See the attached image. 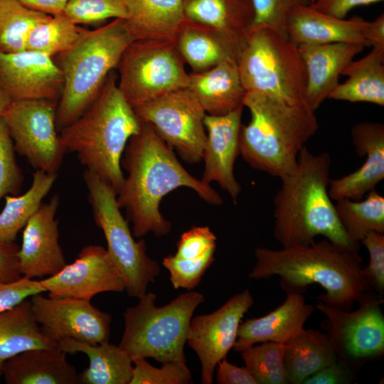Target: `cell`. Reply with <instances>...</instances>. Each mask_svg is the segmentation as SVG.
Here are the masks:
<instances>
[{"label": "cell", "instance_id": "obj_1", "mask_svg": "<svg viewBox=\"0 0 384 384\" xmlns=\"http://www.w3.org/2000/svg\"><path fill=\"white\" fill-rule=\"evenodd\" d=\"M123 154L121 166L127 176L117 201L125 210L136 238L150 232L158 237L170 233L171 224L161 213L159 206L166 194L178 188L193 190L209 204H223L221 196L209 184L184 169L151 124L142 121L140 132L129 139Z\"/></svg>", "mask_w": 384, "mask_h": 384}, {"label": "cell", "instance_id": "obj_2", "mask_svg": "<svg viewBox=\"0 0 384 384\" xmlns=\"http://www.w3.org/2000/svg\"><path fill=\"white\" fill-rule=\"evenodd\" d=\"M256 262L248 277L255 280L279 277L287 293L304 294L308 286L321 285L325 294L316 299L333 307L350 311L371 290L362 274L358 252L342 248L327 239L307 245L281 249L257 247Z\"/></svg>", "mask_w": 384, "mask_h": 384}, {"label": "cell", "instance_id": "obj_3", "mask_svg": "<svg viewBox=\"0 0 384 384\" xmlns=\"http://www.w3.org/2000/svg\"><path fill=\"white\" fill-rule=\"evenodd\" d=\"M331 165L328 152L314 154L305 146L294 169L280 178L273 198V234L282 247L307 245L322 235L342 248L359 252L360 245L346 235L329 194Z\"/></svg>", "mask_w": 384, "mask_h": 384}, {"label": "cell", "instance_id": "obj_4", "mask_svg": "<svg viewBox=\"0 0 384 384\" xmlns=\"http://www.w3.org/2000/svg\"><path fill=\"white\" fill-rule=\"evenodd\" d=\"M142 125L119 90L114 70L87 109L60 129L59 135L66 151L76 154L86 170L106 182L117 195L125 178L121 166L124 149Z\"/></svg>", "mask_w": 384, "mask_h": 384}, {"label": "cell", "instance_id": "obj_5", "mask_svg": "<svg viewBox=\"0 0 384 384\" xmlns=\"http://www.w3.org/2000/svg\"><path fill=\"white\" fill-rule=\"evenodd\" d=\"M243 106L250 119L241 125L240 154L252 168L272 176L291 173L319 129L315 111L306 102L290 104L255 92H246Z\"/></svg>", "mask_w": 384, "mask_h": 384}, {"label": "cell", "instance_id": "obj_6", "mask_svg": "<svg viewBox=\"0 0 384 384\" xmlns=\"http://www.w3.org/2000/svg\"><path fill=\"white\" fill-rule=\"evenodd\" d=\"M134 41L126 20L114 18L95 29H87L70 48L53 58L63 78L56 110L58 132L87 109Z\"/></svg>", "mask_w": 384, "mask_h": 384}, {"label": "cell", "instance_id": "obj_7", "mask_svg": "<svg viewBox=\"0 0 384 384\" xmlns=\"http://www.w3.org/2000/svg\"><path fill=\"white\" fill-rule=\"evenodd\" d=\"M156 299L155 294L146 292L136 306L125 310L119 346L132 361L152 358L162 364L186 362L183 348L191 321L204 295L188 292L162 306L155 305Z\"/></svg>", "mask_w": 384, "mask_h": 384}, {"label": "cell", "instance_id": "obj_8", "mask_svg": "<svg viewBox=\"0 0 384 384\" xmlns=\"http://www.w3.org/2000/svg\"><path fill=\"white\" fill-rule=\"evenodd\" d=\"M237 64L246 92L306 102V72L297 45L269 29L250 31Z\"/></svg>", "mask_w": 384, "mask_h": 384}, {"label": "cell", "instance_id": "obj_9", "mask_svg": "<svg viewBox=\"0 0 384 384\" xmlns=\"http://www.w3.org/2000/svg\"><path fill=\"white\" fill-rule=\"evenodd\" d=\"M83 179L95 223L107 242L108 255L123 278L127 294L139 298L159 274V263L148 256L144 240L134 238L114 189L87 170Z\"/></svg>", "mask_w": 384, "mask_h": 384}, {"label": "cell", "instance_id": "obj_10", "mask_svg": "<svg viewBox=\"0 0 384 384\" xmlns=\"http://www.w3.org/2000/svg\"><path fill=\"white\" fill-rule=\"evenodd\" d=\"M185 63L176 43L135 40L126 48L117 65L118 87L134 108L188 87L190 77Z\"/></svg>", "mask_w": 384, "mask_h": 384}, {"label": "cell", "instance_id": "obj_11", "mask_svg": "<svg viewBox=\"0 0 384 384\" xmlns=\"http://www.w3.org/2000/svg\"><path fill=\"white\" fill-rule=\"evenodd\" d=\"M358 302L359 306L353 311L319 300L315 306L326 316L321 327L329 336L338 361L356 372L384 353L383 297L370 290Z\"/></svg>", "mask_w": 384, "mask_h": 384}, {"label": "cell", "instance_id": "obj_12", "mask_svg": "<svg viewBox=\"0 0 384 384\" xmlns=\"http://www.w3.org/2000/svg\"><path fill=\"white\" fill-rule=\"evenodd\" d=\"M58 101H11L1 117L7 125L16 152L36 170L58 173L67 152L56 127Z\"/></svg>", "mask_w": 384, "mask_h": 384}, {"label": "cell", "instance_id": "obj_13", "mask_svg": "<svg viewBox=\"0 0 384 384\" xmlns=\"http://www.w3.org/2000/svg\"><path fill=\"white\" fill-rule=\"evenodd\" d=\"M134 110L183 161L193 164L203 159L207 141L203 122L206 112L188 87L137 105Z\"/></svg>", "mask_w": 384, "mask_h": 384}, {"label": "cell", "instance_id": "obj_14", "mask_svg": "<svg viewBox=\"0 0 384 384\" xmlns=\"http://www.w3.org/2000/svg\"><path fill=\"white\" fill-rule=\"evenodd\" d=\"M30 303L43 334L58 343L65 338L90 344L109 341L112 316L90 301L38 294Z\"/></svg>", "mask_w": 384, "mask_h": 384}, {"label": "cell", "instance_id": "obj_15", "mask_svg": "<svg viewBox=\"0 0 384 384\" xmlns=\"http://www.w3.org/2000/svg\"><path fill=\"white\" fill-rule=\"evenodd\" d=\"M254 299L249 289L231 297L215 311L191 319L187 343L201 363V383L211 384L219 361L234 346L238 330Z\"/></svg>", "mask_w": 384, "mask_h": 384}, {"label": "cell", "instance_id": "obj_16", "mask_svg": "<svg viewBox=\"0 0 384 384\" xmlns=\"http://www.w3.org/2000/svg\"><path fill=\"white\" fill-rule=\"evenodd\" d=\"M48 296L90 301L102 292L125 290L122 275L100 245L84 247L77 258L57 274L39 279Z\"/></svg>", "mask_w": 384, "mask_h": 384}, {"label": "cell", "instance_id": "obj_17", "mask_svg": "<svg viewBox=\"0 0 384 384\" xmlns=\"http://www.w3.org/2000/svg\"><path fill=\"white\" fill-rule=\"evenodd\" d=\"M0 87L11 101L47 99L58 101L63 78L53 58L33 50L0 51Z\"/></svg>", "mask_w": 384, "mask_h": 384}, {"label": "cell", "instance_id": "obj_18", "mask_svg": "<svg viewBox=\"0 0 384 384\" xmlns=\"http://www.w3.org/2000/svg\"><path fill=\"white\" fill-rule=\"evenodd\" d=\"M59 204V196L53 195L41 204L24 226L17 254L22 277L43 279L57 274L67 264L55 219Z\"/></svg>", "mask_w": 384, "mask_h": 384}, {"label": "cell", "instance_id": "obj_19", "mask_svg": "<svg viewBox=\"0 0 384 384\" xmlns=\"http://www.w3.org/2000/svg\"><path fill=\"white\" fill-rule=\"evenodd\" d=\"M244 106L224 115L206 114L204 126L207 141L203 159L205 169L201 179L206 184L217 182L234 201L241 191V186L234 175V165L240 154L239 137Z\"/></svg>", "mask_w": 384, "mask_h": 384}, {"label": "cell", "instance_id": "obj_20", "mask_svg": "<svg viewBox=\"0 0 384 384\" xmlns=\"http://www.w3.org/2000/svg\"><path fill=\"white\" fill-rule=\"evenodd\" d=\"M352 142L357 154L366 161L355 171L339 178L331 179L329 194L332 200H360L374 190L384 178V125L363 122L351 129Z\"/></svg>", "mask_w": 384, "mask_h": 384}, {"label": "cell", "instance_id": "obj_21", "mask_svg": "<svg viewBox=\"0 0 384 384\" xmlns=\"http://www.w3.org/2000/svg\"><path fill=\"white\" fill-rule=\"evenodd\" d=\"M306 72V102L316 111L338 85L346 65L364 46L354 43L297 46Z\"/></svg>", "mask_w": 384, "mask_h": 384}, {"label": "cell", "instance_id": "obj_22", "mask_svg": "<svg viewBox=\"0 0 384 384\" xmlns=\"http://www.w3.org/2000/svg\"><path fill=\"white\" fill-rule=\"evenodd\" d=\"M314 308L303 294H287L282 304L267 314L240 324L233 348L240 353L259 343H284L304 329Z\"/></svg>", "mask_w": 384, "mask_h": 384}, {"label": "cell", "instance_id": "obj_23", "mask_svg": "<svg viewBox=\"0 0 384 384\" xmlns=\"http://www.w3.org/2000/svg\"><path fill=\"white\" fill-rule=\"evenodd\" d=\"M367 21L358 16L348 20L323 13L311 5L295 8L287 23L288 39L294 44L354 43L368 46L363 36Z\"/></svg>", "mask_w": 384, "mask_h": 384}, {"label": "cell", "instance_id": "obj_24", "mask_svg": "<svg viewBox=\"0 0 384 384\" xmlns=\"http://www.w3.org/2000/svg\"><path fill=\"white\" fill-rule=\"evenodd\" d=\"M60 347L23 351L6 361V384H78V373Z\"/></svg>", "mask_w": 384, "mask_h": 384}, {"label": "cell", "instance_id": "obj_25", "mask_svg": "<svg viewBox=\"0 0 384 384\" xmlns=\"http://www.w3.org/2000/svg\"><path fill=\"white\" fill-rule=\"evenodd\" d=\"M188 89L206 114L220 116L243 106L246 91L235 60H227L202 72L189 74Z\"/></svg>", "mask_w": 384, "mask_h": 384}, {"label": "cell", "instance_id": "obj_26", "mask_svg": "<svg viewBox=\"0 0 384 384\" xmlns=\"http://www.w3.org/2000/svg\"><path fill=\"white\" fill-rule=\"evenodd\" d=\"M127 26L135 40L176 43L186 21L183 0H124Z\"/></svg>", "mask_w": 384, "mask_h": 384}, {"label": "cell", "instance_id": "obj_27", "mask_svg": "<svg viewBox=\"0 0 384 384\" xmlns=\"http://www.w3.org/2000/svg\"><path fill=\"white\" fill-rule=\"evenodd\" d=\"M244 42L186 19L176 46L193 73L207 70L227 60L237 61Z\"/></svg>", "mask_w": 384, "mask_h": 384}, {"label": "cell", "instance_id": "obj_28", "mask_svg": "<svg viewBox=\"0 0 384 384\" xmlns=\"http://www.w3.org/2000/svg\"><path fill=\"white\" fill-rule=\"evenodd\" d=\"M66 353H82L89 359V366L78 374L82 384H129L133 361L119 346L109 341L90 344L72 338L58 343Z\"/></svg>", "mask_w": 384, "mask_h": 384}, {"label": "cell", "instance_id": "obj_29", "mask_svg": "<svg viewBox=\"0 0 384 384\" xmlns=\"http://www.w3.org/2000/svg\"><path fill=\"white\" fill-rule=\"evenodd\" d=\"M186 17L240 42L250 33L254 18L251 0H183Z\"/></svg>", "mask_w": 384, "mask_h": 384}, {"label": "cell", "instance_id": "obj_30", "mask_svg": "<svg viewBox=\"0 0 384 384\" xmlns=\"http://www.w3.org/2000/svg\"><path fill=\"white\" fill-rule=\"evenodd\" d=\"M328 334L304 329L284 343V364L289 383L303 381L337 361Z\"/></svg>", "mask_w": 384, "mask_h": 384}, {"label": "cell", "instance_id": "obj_31", "mask_svg": "<svg viewBox=\"0 0 384 384\" xmlns=\"http://www.w3.org/2000/svg\"><path fill=\"white\" fill-rule=\"evenodd\" d=\"M57 347L58 343L46 336L35 320L30 300L0 312V378L9 358L31 349Z\"/></svg>", "mask_w": 384, "mask_h": 384}, {"label": "cell", "instance_id": "obj_32", "mask_svg": "<svg viewBox=\"0 0 384 384\" xmlns=\"http://www.w3.org/2000/svg\"><path fill=\"white\" fill-rule=\"evenodd\" d=\"M348 79L328 98L384 106V52L373 48L365 57L350 62L342 72Z\"/></svg>", "mask_w": 384, "mask_h": 384}, {"label": "cell", "instance_id": "obj_33", "mask_svg": "<svg viewBox=\"0 0 384 384\" xmlns=\"http://www.w3.org/2000/svg\"><path fill=\"white\" fill-rule=\"evenodd\" d=\"M58 173L36 170L30 188L20 196L6 195L0 213V242H14L18 232L37 211L55 183Z\"/></svg>", "mask_w": 384, "mask_h": 384}, {"label": "cell", "instance_id": "obj_34", "mask_svg": "<svg viewBox=\"0 0 384 384\" xmlns=\"http://www.w3.org/2000/svg\"><path fill=\"white\" fill-rule=\"evenodd\" d=\"M336 201L338 221L351 242L359 245L370 231L384 233V197L375 189L363 201L341 198Z\"/></svg>", "mask_w": 384, "mask_h": 384}, {"label": "cell", "instance_id": "obj_35", "mask_svg": "<svg viewBox=\"0 0 384 384\" xmlns=\"http://www.w3.org/2000/svg\"><path fill=\"white\" fill-rule=\"evenodd\" d=\"M50 16L29 9L17 0H0V51L25 50L31 31Z\"/></svg>", "mask_w": 384, "mask_h": 384}, {"label": "cell", "instance_id": "obj_36", "mask_svg": "<svg viewBox=\"0 0 384 384\" xmlns=\"http://www.w3.org/2000/svg\"><path fill=\"white\" fill-rule=\"evenodd\" d=\"M86 30L64 14L51 16L31 31L26 50L53 58L70 48Z\"/></svg>", "mask_w": 384, "mask_h": 384}, {"label": "cell", "instance_id": "obj_37", "mask_svg": "<svg viewBox=\"0 0 384 384\" xmlns=\"http://www.w3.org/2000/svg\"><path fill=\"white\" fill-rule=\"evenodd\" d=\"M240 354L258 384L289 383L284 364V343L262 342Z\"/></svg>", "mask_w": 384, "mask_h": 384}, {"label": "cell", "instance_id": "obj_38", "mask_svg": "<svg viewBox=\"0 0 384 384\" xmlns=\"http://www.w3.org/2000/svg\"><path fill=\"white\" fill-rule=\"evenodd\" d=\"M254 18L250 31L269 29L289 40L287 18L297 7L309 6L311 0H251Z\"/></svg>", "mask_w": 384, "mask_h": 384}, {"label": "cell", "instance_id": "obj_39", "mask_svg": "<svg viewBox=\"0 0 384 384\" xmlns=\"http://www.w3.org/2000/svg\"><path fill=\"white\" fill-rule=\"evenodd\" d=\"M63 14L78 25L101 24L109 18H127L124 0H68Z\"/></svg>", "mask_w": 384, "mask_h": 384}, {"label": "cell", "instance_id": "obj_40", "mask_svg": "<svg viewBox=\"0 0 384 384\" xmlns=\"http://www.w3.org/2000/svg\"><path fill=\"white\" fill-rule=\"evenodd\" d=\"M215 248L209 250L195 259H181L174 255L163 258L162 265L170 273V281L175 289L191 290L200 283L206 270L215 261Z\"/></svg>", "mask_w": 384, "mask_h": 384}, {"label": "cell", "instance_id": "obj_41", "mask_svg": "<svg viewBox=\"0 0 384 384\" xmlns=\"http://www.w3.org/2000/svg\"><path fill=\"white\" fill-rule=\"evenodd\" d=\"M129 384H188L192 375L186 362H168L160 368L151 366L146 358L133 361Z\"/></svg>", "mask_w": 384, "mask_h": 384}, {"label": "cell", "instance_id": "obj_42", "mask_svg": "<svg viewBox=\"0 0 384 384\" xmlns=\"http://www.w3.org/2000/svg\"><path fill=\"white\" fill-rule=\"evenodd\" d=\"M14 143L9 128L0 117V201L6 195H17L23 183Z\"/></svg>", "mask_w": 384, "mask_h": 384}, {"label": "cell", "instance_id": "obj_43", "mask_svg": "<svg viewBox=\"0 0 384 384\" xmlns=\"http://www.w3.org/2000/svg\"><path fill=\"white\" fill-rule=\"evenodd\" d=\"M366 247L369 261L362 267V274L371 290L384 295V233L370 231L361 240Z\"/></svg>", "mask_w": 384, "mask_h": 384}, {"label": "cell", "instance_id": "obj_44", "mask_svg": "<svg viewBox=\"0 0 384 384\" xmlns=\"http://www.w3.org/2000/svg\"><path fill=\"white\" fill-rule=\"evenodd\" d=\"M215 247L216 237L210 228L193 227L181 235L174 255L181 259H195Z\"/></svg>", "mask_w": 384, "mask_h": 384}, {"label": "cell", "instance_id": "obj_45", "mask_svg": "<svg viewBox=\"0 0 384 384\" xmlns=\"http://www.w3.org/2000/svg\"><path fill=\"white\" fill-rule=\"evenodd\" d=\"M45 292L39 279L21 277L14 281L0 280V312L14 307L28 297Z\"/></svg>", "mask_w": 384, "mask_h": 384}, {"label": "cell", "instance_id": "obj_46", "mask_svg": "<svg viewBox=\"0 0 384 384\" xmlns=\"http://www.w3.org/2000/svg\"><path fill=\"white\" fill-rule=\"evenodd\" d=\"M356 380V371L337 360L305 379L302 384H349Z\"/></svg>", "mask_w": 384, "mask_h": 384}, {"label": "cell", "instance_id": "obj_47", "mask_svg": "<svg viewBox=\"0 0 384 384\" xmlns=\"http://www.w3.org/2000/svg\"><path fill=\"white\" fill-rule=\"evenodd\" d=\"M216 368L215 379L218 384H258L246 366H236L226 358L219 361Z\"/></svg>", "mask_w": 384, "mask_h": 384}, {"label": "cell", "instance_id": "obj_48", "mask_svg": "<svg viewBox=\"0 0 384 384\" xmlns=\"http://www.w3.org/2000/svg\"><path fill=\"white\" fill-rule=\"evenodd\" d=\"M19 245L15 242H0V280L10 282L21 278L18 251Z\"/></svg>", "mask_w": 384, "mask_h": 384}, {"label": "cell", "instance_id": "obj_49", "mask_svg": "<svg viewBox=\"0 0 384 384\" xmlns=\"http://www.w3.org/2000/svg\"><path fill=\"white\" fill-rule=\"evenodd\" d=\"M380 1L383 0H316L311 6L326 14L344 18L346 14L356 6Z\"/></svg>", "mask_w": 384, "mask_h": 384}, {"label": "cell", "instance_id": "obj_50", "mask_svg": "<svg viewBox=\"0 0 384 384\" xmlns=\"http://www.w3.org/2000/svg\"><path fill=\"white\" fill-rule=\"evenodd\" d=\"M363 36L368 46L384 52V14L373 21H367L363 30Z\"/></svg>", "mask_w": 384, "mask_h": 384}, {"label": "cell", "instance_id": "obj_51", "mask_svg": "<svg viewBox=\"0 0 384 384\" xmlns=\"http://www.w3.org/2000/svg\"><path fill=\"white\" fill-rule=\"evenodd\" d=\"M26 8L50 16L64 13L68 0H17Z\"/></svg>", "mask_w": 384, "mask_h": 384}, {"label": "cell", "instance_id": "obj_52", "mask_svg": "<svg viewBox=\"0 0 384 384\" xmlns=\"http://www.w3.org/2000/svg\"><path fill=\"white\" fill-rule=\"evenodd\" d=\"M11 102V100L0 87V117Z\"/></svg>", "mask_w": 384, "mask_h": 384}, {"label": "cell", "instance_id": "obj_53", "mask_svg": "<svg viewBox=\"0 0 384 384\" xmlns=\"http://www.w3.org/2000/svg\"><path fill=\"white\" fill-rule=\"evenodd\" d=\"M316 0H311V4H313Z\"/></svg>", "mask_w": 384, "mask_h": 384}]
</instances>
